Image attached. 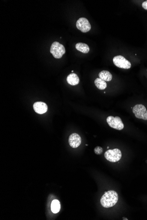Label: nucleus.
<instances>
[{"mask_svg":"<svg viewBox=\"0 0 147 220\" xmlns=\"http://www.w3.org/2000/svg\"><path fill=\"white\" fill-rule=\"evenodd\" d=\"M68 141L71 147L76 148L81 145L82 140L79 135L76 133H73L70 136Z\"/></svg>","mask_w":147,"mask_h":220,"instance_id":"obj_8","label":"nucleus"},{"mask_svg":"<svg viewBox=\"0 0 147 220\" xmlns=\"http://www.w3.org/2000/svg\"><path fill=\"white\" fill-rule=\"evenodd\" d=\"M95 153L97 155H100L103 152V149L100 146H96L94 149Z\"/></svg>","mask_w":147,"mask_h":220,"instance_id":"obj_15","label":"nucleus"},{"mask_svg":"<svg viewBox=\"0 0 147 220\" xmlns=\"http://www.w3.org/2000/svg\"><path fill=\"white\" fill-rule=\"evenodd\" d=\"M100 78L102 79L105 81H110L113 78L112 74L108 71L103 70L99 73Z\"/></svg>","mask_w":147,"mask_h":220,"instance_id":"obj_11","label":"nucleus"},{"mask_svg":"<svg viewBox=\"0 0 147 220\" xmlns=\"http://www.w3.org/2000/svg\"><path fill=\"white\" fill-rule=\"evenodd\" d=\"M66 52L65 49L63 44L55 41L51 45L50 53L56 59H60Z\"/></svg>","mask_w":147,"mask_h":220,"instance_id":"obj_2","label":"nucleus"},{"mask_svg":"<svg viewBox=\"0 0 147 220\" xmlns=\"http://www.w3.org/2000/svg\"><path fill=\"white\" fill-rule=\"evenodd\" d=\"M33 108L35 112L40 114L44 113L48 110V106L43 102H36L34 104Z\"/></svg>","mask_w":147,"mask_h":220,"instance_id":"obj_9","label":"nucleus"},{"mask_svg":"<svg viewBox=\"0 0 147 220\" xmlns=\"http://www.w3.org/2000/svg\"><path fill=\"white\" fill-rule=\"evenodd\" d=\"M94 83L96 86L99 89L104 90L107 88V83L105 82V81H103L101 79L97 78L95 81Z\"/></svg>","mask_w":147,"mask_h":220,"instance_id":"obj_14","label":"nucleus"},{"mask_svg":"<svg viewBox=\"0 0 147 220\" xmlns=\"http://www.w3.org/2000/svg\"><path fill=\"white\" fill-rule=\"evenodd\" d=\"M107 122L110 127L118 130L123 129L124 124L121 119L119 116H109L107 117Z\"/></svg>","mask_w":147,"mask_h":220,"instance_id":"obj_6","label":"nucleus"},{"mask_svg":"<svg viewBox=\"0 0 147 220\" xmlns=\"http://www.w3.org/2000/svg\"><path fill=\"white\" fill-rule=\"evenodd\" d=\"M104 157L109 161L116 163L120 160L122 157V153L120 150L118 148L109 149L105 152Z\"/></svg>","mask_w":147,"mask_h":220,"instance_id":"obj_3","label":"nucleus"},{"mask_svg":"<svg viewBox=\"0 0 147 220\" xmlns=\"http://www.w3.org/2000/svg\"><path fill=\"white\" fill-rule=\"evenodd\" d=\"M67 81L69 84L75 86L79 84V78L77 74L74 73H71L67 76Z\"/></svg>","mask_w":147,"mask_h":220,"instance_id":"obj_10","label":"nucleus"},{"mask_svg":"<svg viewBox=\"0 0 147 220\" xmlns=\"http://www.w3.org/2000/svg\"><path fill=\"white\" fill-rule=\"evenodd\" d=\"M107 148H109V147H108H108H107Z\"/></svg>","mask_w":147,"mask_h":220,"instance_id":"obj_17","label":"nucleus"},{"mask_svg":"<svg viewBox=\"0 0 147 220\" xmlns=\"http://www.w3.org/2000/svg\"><path fill=\"white\" fill-rule=\"evenodd\" d=\"M51 208L52 212L54 214L59 212L60 209V204L59 201L57 199L53 200L51 203Z\"/></svg>","mask_w":147,"mask_h":220,"instance_id":"obj_13","label":"nucleus"},{"mask_svg":"<svg viewBox=\"0 0 147 220\" xmlns=\"http://www.w3.org/2000/svg\"><path fill=\"white\" fill-rule=\"evenodd\" d=\"M75 48L78 51L83 53H88L90 51V48L88 45L85 43H77L75 45Z\"/></svg>","mask_w":147,"mask_h":220,"instance_id":"obj_12","label":"nucleus"},{"mask_svg":"<svg viewBox=\"0 0 147 220\" xmlns=\"http://www.w3.org/2000/svg\"><path fill=\"white\" fill-rule=\"evenodd\" d=\"M76 25L78 30H80L83 33L88 32L91 28V26L89 20L84 17L79 18L76 22Z\"/></svg>","mask_w":147,"mask_h":220,"instance_id":"obj_7","label":"nucleus"},{"mask_svg":"<svg viewBox=\"0 0 147 220\" xmlns=\"http://www.w3.org/2000/svg\"><path fill=\"white\" fill-rule=\"evenodd\" d=\"M142 7H143V8H144V9L147 10V1L144 2L142 3Z\"/></svg>","mask_w":147,"mask_h":220,"instance_id":"obj_16","label":"nucleus"},{"mask_svg":"<svg viewBox=\"0 0 147 220\" xmlns=\"http://www.w3.org/2000/svg\"><path fill=\"white\" fill-rule=\"evenodd\" d=\"M113 61L114 65L119 68L124 69H129L131 68V63L122 56H117L114 57Z\"/></svg>","mask_w":147,"mask_h":220,"instance_id":"obj_4","label":"nucleus"},{"mask_svg":"<svg viewBox=\"0 0 147 220\" xmlns=\"http://www.w3.org/2000/svg\"><path fill=\"white\" fill-rule=\"evenodd\" d=\"M119 196L117 193L113 190L106 192L100 199L101 205L105 208L113 207L117 202Z\"/></svg>","mask_w":147,"mask_h":220,"instance_id":"obj_1","label":"nucleus"},{"mask_svg":"<svg viewBox=\"0 0 147 220\" xmlns=\"http://www.w3.org/2000/svg\"><path fill=\"white\" fill-rule=\"evenodd\" d=\"M132 112L137 118L147 120V110L144 105L137 104L133 107Z\"/></svg>","mask_w":147,"mask_h":220,"instance_id":"obj_5","label":"nucleus"}]
</instances>
